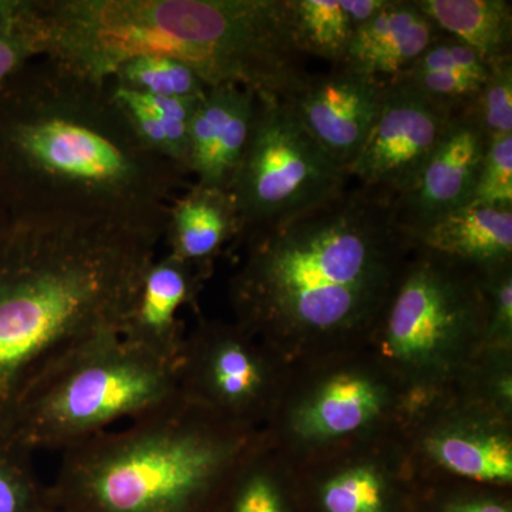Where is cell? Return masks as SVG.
Here are the masks:
<instances>
[{
	"instance_id": "16",
	"label": "cell",
	"mask_w": 512,
	"mask_h": 512,
	"mask_svg": "<svg viewBox=\"0 0 512 512\" xmlns=\"http://www.w3.org/2000/svg\"><path fill=\"white\" fill-rule=\"evenodd\" d=\"M409 234L423 251L488 271L511 261L512 208L470 202Z\"/></svg>"
},
{
	"instance_id": "30",
	"label": "cell",
	"mask_w": 512,
	"mask_h": 512,
	"mask_svg": "<svg viewBox=\"0 0 512 512\" xmlns=\"http://www.w3.org/2000/svg\"><path fill=\"white\" fill-rule=\"evenodd\" d=\"M494 66L495 64L488 63L470 46L441 33L427 47L426 52L419 57V60L404 74L451 70V72H464L476 74L480 77H490Z\"/></svg>"
},
{
	"instance_id": "14",
	"label": "cell",
	"mask_w": 512,
	"mask_h": 512,
	"mask_svg": "<svg viewBox=\"0 0 512 512\" xmlns=\"http://www.w3.org/2000/svg\"><path fill=\"white\" fill-rule=\"evenodd\" d=\"M205 276L174 256L154 258L144 271L119 335L130 345L177 365L185 336L178 313L194 302Z\"/></svg>"
},
{
	"instance_id": "22",
	"label": "cell",
	"mask_w": 512,
	"mask_h": 512,
	"mask_svg": "<svg viewBox=\"0 0 512 512\" xmlns=\"http://www.w3.org/2000/svg\"><path fill=\"white\" fill-rule=\"evenodd\" d=\"M109 82L117 89L167 99H201L208 86L194 70L167 56L143 55L119 64Z\"/></svg>"
},
{
	"instance_id": "24",
	"label": "cell",
	"mask_w": 512,
	"mask_h": 512,
	"mask_svg": "<svg viewBox=\"0 0 512 512\" xmlns=\"http://www.w3.org/2000/svg\"><path fill=\"white\" fill-rule=\"evenodd\" d=\"M114 99L126 114L138 140L157 156L177 164L185 173L188 133L191 121H180L158 116L137 94L117 89L110 83ZM188 174V173H187Z\"/></svg>"
},
{
	"instance_id": "10",
	"label": "cell",
	"mask_w": 512,
	"mask_h": 512,
	"mask_svg": "<svg viewBox=\"0 0 512 512\" xmlns=\"http://www.w3.org/2000/svg\"><path fill=\"white\" fill-rule=\"evenodd\" d=\"M251 335L241 325H204L185 338L177 363L180 396L248 427L269 387L268 366Z\"/></svg>"
},
{
	"instance_id": "17",
	"label": "cell",
	"mask_w": 512,
	"mask_h": 512,
	"mask_svg": "<svg viewBox=\"0 0 512 512\" xmlns=\"http://www.w3.org/2000/svg\"><path fill=\"white\" fill-rule=\"evenodd\" d=\"M237 237V208L227 190L195 183L168 207L163 237L167 254L204 276L222 248Z\"/></svg>"
},
{
	"instance_id": "18",
	"label": "cell",
	"mask_w": 512,
	"mask_h": 512,
	"mask_svg": "<svg viewBox=\"0 0 512 512\" xmlns=\"http://www.w3.org/2000/svg\"><path fill=\"white\" fill-rule=\"evenodd\" d=\"M387 3L389 0H288L299 52L339 66L356 30Z\"/></svg>"
},
{
	"instance_id": "2",
	"label": "cell",
	"mask_w": 512,
	"mask_h": 512,
	"mask_svg": "<svg viewBox=\"0 0 512 512\" xmlns=\"http://www.w3.org/2000/svg\"><path fill=\"white\" fill-rule=\"evenodd\" d=\"M163 237L43 215L0 224V436L29 390L66 357L119 333Z\"/></svg>"
},
{
	"instance_id": "21",
	"label": "cell",
	"mask_w": 512,
	"mask_h": 512,
	"mask_svg": "<svg viewBox=\"0 0 512 512\" xmlns=\"http://www.w3.org/2000/svg\"><path fill=\"white\" fill-rule=\"evenodd\" d=\"M431 454L457 476L488 483H507L512 478L510 441L493 434H440L431 440Z\"/></svg>"
},
{
	"instance_id": "3",
	"label": "cell",
	"mask_w": 512,
	"mask_h": 512,
	"mask_svg": "<svg viewBox=\"0 0 512 512\" xmlns=\"http://www.w3.org/2000/svg\"><path fill=\"white\" fill-rule=\"evenodd\" d=\"M247 238V258L231 286L239 325L299 342L349 335L373 322L413 245L396 200L362 187Z\"/></svg>"
},
{
	"instance_id": "12",
	"label": "cell",
	"mask_w": 512,
	"mask_h": 512,
	"mask_svg": "<svg viewBox=\"0 0 512 512\" xmlns=\"http://www.w3.org/2000/svg\"><path fill=\"white\" fill-rule=\"evenodd\" d=\"M487 146L471 106L454 113L416 183L396 201L403 224L419 228L470 204Z\"/></svg>"
},
{
	"instance_id": "13",
	"label": "cell",
	"mask_w": 512,
	"mask_h": 512,
	"mask_svg": "<svg viewBox=\"0 0 512 512\" xmlns=\"http://www.w3.org/2000/svg\"><path fill=\"white\" fill-rule=\"evenodd\" d=\"M256 104L258 94L237 84L210 87L198 101L185 160L197 184L229 190L247 150Z\"/></svg>"
},
{
	"instance_id": "25",
	"label": "cell",
	"mask_w": 512,
	"mask_h": 512,
	"mask_svg": "<svg viewBox=\"0 0 512 512\" xmlns=\"http://www.w3.org/2000/svg\"><path fill=\"white\" fill-rule=\"evenodd\" d=\"M28 450L0 436V512H39L46 487L37 480Z\"/></svg>"
},
{
	"instance_id": "31",
	"label": "cell",
	"mask_w": 512,
	"mask_h": 512,
	"mask_svg": "<svg viewBox=\"0 0 512 512\" xmlns=\"http://www.w3.org/2000/svg\"><path fill=\"white\" fill-rule=\"evenodd\" d=\"M448 512H510V510L493 501H478V503L458 505Z\"/></svg>"
},
{
	"instance_id": "11",
	"label": "cell",
	"mask_w": 512,
	"mask_h": 512,
	"mask_svg": "<svg viewBox=\"0 0 512 512\" xmlns=\"http://www.w3.org/2000/svg\"><path fill=\"white\" fill-rule=\"evenodd\" d=\"M383 90L379 80L338 66L328 76H308L286 101L320 147L348 170L372 130Z\"/></svg>"
},
{
	"instance_id": "15",
	"label": "cell",
	"mask_w": 512,
	"mask_h": 512,
	"mask_svg": "<svg viewBox=\"0 0 512 512\" xmlns=\"http://www.w3.org/2000/svg\"><path fill=\"white\" fill-rule=\"evenodd\" d=\"M440 35L416 0H389L356 30L339 66L390 83L406 73Z\"/></svg>"
},
{
	"instance_id": "27",
	"label": "cell",
	"mask_w": 512,
	"mask_h": 512,
	"mask_svg": "<svg viewBox=\"0 0 512 512\" xmlns=\"http://www.w3.org/2000/svg\"><path fill=\"white\" fill-rule=\"evenodd\" d=\"M326 512H384V485L372 468L345 471L323 488Z\"/></svg>"
},
{
	"instance_id": "6",
	"label": "cell",
	"mask_w": 512,
	"mask_h": 512,
	"mask_svg": "<svg viewBox=\"0 0 512 512\" xmlns=\"http://www.w3.org/2000/svg\"><path fill=\"white\" fill-rule=\"evenodd\" d=\"M178 396L177 365L104 333L29 390L6 437L29 453L63 451Z\"/></svg>"
},
{
	"instance_id": "32",
	"label": "cell",
	"mask_w": 512,
	"mask_h": 512,
	"mask_svg": "<svg viewBox=\"0 0 512 512\" xmlns=\"http://www.w3.org/2000/svg\"><path fill=\"white\" fill-rule=\"evenodd\" d=\"M39 512H77V511L67 510V508L60 507V505L50 503V501L47 500V495H46L45 504H43L42 507H40Z\"/></svg>"
},
{
	"instance_id": "19",
	"label": "cell",
	"mask_w": 512,
	"mask_h": 512,
	"mask_svg": "<svg viewBox=\"0 0 512 512\" xmlns=\"http://www.w3.org/2000/svg\"><path fill=\"white\" fill-rule=\"evenodd\" d=\"M416 5L443 35L470 46L488 63L511 59V2L416 0Z\"/></svg>"
},
{
	"instance_id": "28",
	"label": "cell",
	"mask_w": 512,
	"mask_h": 512,
	"mask_svg": "<svg viewBox=\"0 0 512 512\" xmlns=\"http://www.w3.org/2000/svg\"><path fill=\"white\" fill-rule=\"evenodd\" d=\"M471 111L488 141L512 134V60L495 64Z\"/></svg>"
},
{
	"instance_id": "33",
	"label": "cell",
	"mask_w": 512,
	"mask_h": 512,
	"mask_svg": "<svg viewBox=\"0 0 512 512\" xmlns=\"http://www.w3.org/2000/svg\"><path fill=\"white\" fill-rule=\"evenodd\" d=\"M6 217H8V214H6V211L3 210L2 205H0V224H2V221L5 220Z\"/></svg>"
},
{
	"instance_id": "4",
	"label": "cell",
	"mask_w": 512,
	"mask_h": 512,
	"mask_svg": "<svg viewBox=\"0 0 512 512\" xmlns=\"http://www.w3.org/2000/svg\"><path fill=\"white\" fill-rule=\"evenodd\" d=\"M42 59L94 80L143 55L190 66L210 87L288 100L309 74L288 0H32Z\"/></svg>"
},
{
	"instance_id": "8",
	"label": "cell",
	"mask_w": 512,
	"mask_h": 512,
	"mask_svg": "<svg viewBox=\"0 0 512 512\" xmlns=\"http://www.w3.org/2000/svg\"><path fill=\"white\" fill-rule=\"evenodd\" d=\"M458 262L424 251L387 302L384 345L407 365L439 360L488 315L485 291L456 271Z\"/></svg>"
},
{
	"instance_id": "29",
	"label": "cell",
	"mask_w": 512,
	"mask_h": 512,
	"mask_svg": "<svg viewBox=\"0 0 512 512\" xmlns=\"http://www.w3.org/2000/svg\"><path fill=\"white\" fill-rule=\"evenodd\" d=\"M471 202L512 208V134L488 141Z\"/></svg>"
},
{
	"instance_id": "5",
	"label": "cell",
	"mask_w": 512,
	"mask_h": 512,
	"mask_svg": "<svg viewBox=\"0 0 512 512\" xmlns=\"http://www.w3.org/2000/svg\"><path fill=\"white\" fill-rule=\"evenodd\" d=\"M252 451L247 426L178 396L63 450L47 500L77 512H211Z\"/></svg>"
},
{
	"instance_id": "23",
	"label": "cell",
	"mask_w": 512,
	"mask_h": 512,
	"mask_svg": "<svg viewBox=\"0 0 512 512\" xmlns=\"http://www.w3.org/2000/svg\"><path fill=\"white\" fill-rule=\"evenodd\" d=\"M42 57L32 0H0V92Z\"/></svg>"
},
{
	"instance_id": "26",
	"label": "cell",
	"mask_w": 512,
	"mask_h": 512,
	"mask_svg": "<svg viewBox=\"0 0 512 512\" xmlns=\"http://www.w3.org/2000/svg\"><path fill=\"white\" fill-rule=\"evenodd\" d=\"M251 456L222 488L211 512H284L278 488L262 468L251 464Z\"/></svg>"
},
{
	"instance_id": "1",
	"label": "cell",
	"mask_w": 512,
	"mask_h": 512,
	"mask_svg": "<svg viewBox=\"0 0 512 512\" xmlns=\"http://www.w3.org/2000/svg\"><path fill=\"white\" fill-rule=\"evenodd\" d=\"M187 177L138 140L109 80L39 59L0 92V205L8 215L164 237L168 207Z\"/></svg>"
},
{
	"instance_id": "7",
	"label": "cell",
	"mask_w": 512,
	"mask_h": 512,
	"mask_svg": "<svg viewBox=\"0 0 512 512\" xmlns=\"http://www.w3.org/2000/svg\"><path fill=\"white\" fill-rule=\"evenodd\" d=\"M348 180L288 101L258 96L247 150L228 190L241 237L328 204Z\"/></svg>"
},
{
	"instance_id": "20",
	"label": "cell",
	"mask_w": 512,
	"mask_h": 512,
	"mask_svg": "<svg viewBox=\"0 0 512 512\" xmlns=\"http://www.w3.org/2000/svg\"><path fill=\"white\" fill-rule=\"evenodd\" d=\"M382 409V393L366 377L340 375L330 379L306 403L298 429L309 439H335L362 429Z\"/></svg>"
},
{
	"instance_id": "9",
	"label": "cell",
	"mask_w": 512,
	"mask_h": 512,
	"mask_svg": "<svg viewBox=\"0 0 512 512\" xmlns=\"http://www.w3.org/2000/svg\"><path fill=\"white\" fill-rule=\"evenodd\" d=\"M453 114L409 84H384L382 106L346 170L349 178L399 200L416 183Z\"/></svg>"
}]
</instances>
